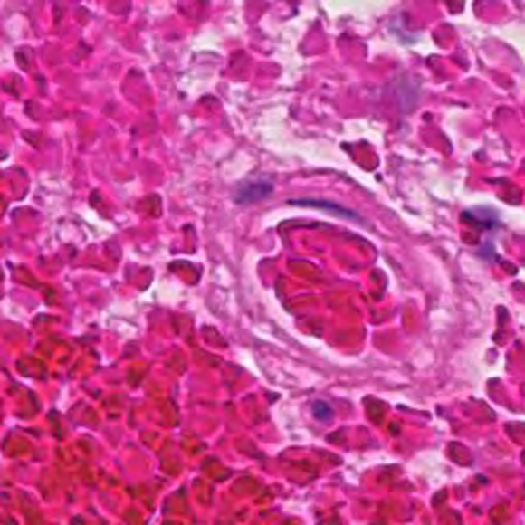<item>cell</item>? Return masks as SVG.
<instances>
[{
  "instance_id": "obj_1",
  "label": "cell",
  "mask_w": 525,
  "mask_h": 525,
  "mask_svg": "<svg viewBox=\"0 0 525 525\" xmlns=\"http://www.w3.org/2000/svg\"><path fill=\"white\" fill-rule=\"evenodd\" d=\"M267 193H272V185H269V183H261V181L244 183L243 187L236 191V202H238V204H251V202H257V199H262V197H265Z\"/></svg>"
},
{
  "instance_id": "obj_2",
  "label": "cell",
  "mask_w": 525,
  "mask_h": 525,
  "mask_svg": "<svg viewBox=\"0 0 525 525\" xmlns=\"http://www.w3.org/2000/svg\"><path fill=\"white\" fill-rule=\"evenodd\" d=\"M296 205H306V207H320V210H333L335 214H339V215H345V218H358V215H355V212H349V210H343V207H339V205H330V204H324V202H293Z\"/></svg>"
}]
</instances>
